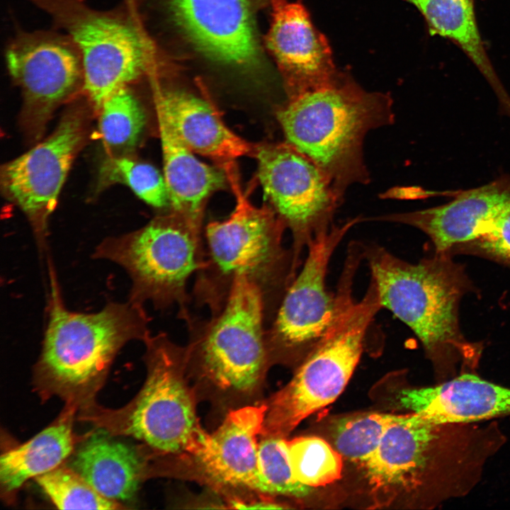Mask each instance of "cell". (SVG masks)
Here are the masks:
<instances>
[{"instance_id": "cell-1", "label": "cell", "mask_w": 510, "mask_h": 510, "mask_svg": "<svg viewBox=\"0 0 510 510\" xmlns=\"http://www.w3.org/2000/svg\"><path fill=\"white\" fill-rule=\"evenodd\" d=\"M392 104L390 95L368 91L340 71L327 86L288 99L277 116L286 142L319 168L343 199L351 185L370 181L364 138L394 122Z\"/></svg>"}, {"instance_id": "cell-2", "label": "cell", "mask_w": 510, "mask_h": 510, "mask_svg": "<svg viewBox=\"0 0 510 510\" xmlns=\"http://www.w3.org/2000/svg\"><path fill=\"white\" fill-rule=\"evenodd\" d=\"M222 169L236 205L227 219L206 226V264L196 273L194 295L198 304L216 314L224 306L236 277L245 276L261 290L266 320L271 322L295 278L293 251L282 243L286 227L271 205L259 208L250 202L242 189L234 162Z\"/></svg>"}, {"instance_id": "cell-3", "label": "cell", "mask_w": 510, "mask_h": 510, "mask_svg": "<svg viewBox=\"0 0 510 510\" xmlns=\"http://www.w3.org/2000/svg\"><path fill=\"white\" fill-rule=\"evenodd\" d=\"M363 253L382 308L414 332L432 359L450 366L477 358L479 346L459 326V303L471 283L450 251L414 264L377 244L363 243Z\"/></svg>"}, {"instance_id": "cell-4", "label": "cell", "mask_w": 510, "mask_h": 510, "mask_svg": "<svg viewBox=\"0 0 510 510\" xmlns=\"http://www.w3.org/2000/svg\"><path fill=\"white\" fill-rule=\"evenodd\" d=\"M50 270L48 321L35 380L45 395L69 402L89 400L102 385L119 350L150 335L143 305L109 302L94 313L68 310Z\"/></svg>"}, {"instance_id": "cell-5", "label": "cell", "mask_w": 510, "mask_h": 510, "mask_svg": "<svg viewBox=\"0 0 510 510\" xmlns=\"http://www.w3.org/2000/svg\"><path fill=\"white\" fill-rule=\"evenodd\" d=\"M357 271L351 264L343 266L332 319L291 380L267 404L261 436L285 438L305 418L332 403L346 386L361 358L368 328L382 308L371 278L363 297L355 300Z\"/></svg>"}, {"instance_id": "cell-6", "label": "cell", "mask_w": 510, "mask_h": 510, "mask_svg": "<svg viewBox=\"0 0 510 510\" xmlns=\"http://www.w3.org/2000/svg\"><path fill=\"white\" fill-rule=\"evenodd\" d=\"M27 1L79 47L84 72L82 92L97 110L106 98L132 87L159 64L157 50L122 2L101 10L86 0Z\"/></svg>"}, {"instance_id": "cell-7", "label": "cell", "mask_w": 510, "mask_h": 510, "mask_svg": "<svg viewBox=\"0 0 510 510\" xmlns=\"http://www.w3.org/2000/svg\"><path fill=\"white\" fill-rule=\"evenodd\" d=\"M93 256L115 263L128 273L131 302L149 301L158 309L176 304L180 318L187 324L192 319L187 283L205 266V252L200 234L178 215L171 212L134 232L108 238Z\"/></svg>"}, {"instance_id": "cell-8", "label": "cell", "mask_w": 510, "mask_h": 510, "mask_svg": "<svg viewBox=\"0 0 510 510\" xmlns=\"http://www.w3.org/2000/svg\"><path fill=\"white\" fill-rule=\"evenodd\" d=\"M264 296L245 276L234 279L222 309L203 322L187 324L188 361L220 390L249 393L259 384L270 356Z\"/></svg>"}, {"instance_id": "cell-9", "label": "cell", "mask_w": 510, "mask_h": 510, "mask_svg": "<svg viewBox=\"0 0 510 510\" xmlns=\"http://www.w3.org/2000/svg\"><path fill=\"white\" fill-rule=\"evenodd\" d=\"M144 342L147 378L135 399L115 414L118 431L161 452L191 454L204 430L185 380L187 347L177 346L164 332Z\"/></svg>"}, {"instance_id": "cell-10", "label": "cell", "mask_w": 510, "mask_h": 510, "mask_svg": "<svg viewBox=\"0 0 510 510\" xmlns=\"http://www.w3.org/2000/svg\"><path fill=\"white\" fill-rule=\"evenodd\" d=\"M254 158L264 196L293 236V272L304 249L334 225L342 198L309 158L287 142L257 144Z\"/></svg>"}, {"instance_id": "cell-11", "label": "cell", "mask_w": 510, "mask_h": 510, "mask_svg": "<svg viewBox=\"0 0 510 510\" xmlns=\"http://www.w3.org/2000/svg\"><path fill=\"white\" fill-rule=\"evenodd\" d=\"M136 18L164 14L208 62L242 73L262 69L265 59L251 0H122Z\"/></svg>"}, {"instance_id": "cell-12", "label": "cell", "mask_w": 510, "mask_h": 510, "mask_svg": "<svg viewBox=\"0 0 510 510\" xmlns=\"http://www.w3.org/2000/svg\"><path fill=\"white\" fill-rule=\"evenodd\" d=\"M361 220L358 217L340 225H334L307 246L301 270L288 288L266 330L270 360L298 356L303 360L324 335L335 305V293L326 285L329 264L345 235Z\"/></svg>"}, {"instance_id": "cell-13", "label": "cell", "mask_w": 510, "mask_h": 510, "mask_svg": "<svg viewBox=\"0 0 510 510\" xmlns=\"http://www.w3.org/2000/svg\"><path fill=\"white\" fill-rule=\"evenodd\" d=\"M5 62L23 100L27 126L42 132L53 111L84 85L81 53L58 29L18 31L5 50Z\"/></svg>"}, {"instance_id": "cell-14", "label": "cell", "mask_w": 510, "mask_h": 510, "mask_svg": "<svg viewBox=\"0 0 510 510\" xmlns=\"http://www.w3.org/2000/svg\"><path fill=\"white\" fill-rule=\"evenodd\" d=\"M84 136V116L72 110L45 140L1 169L2 189L27 216L41 250L45 246L48 218Z\"/></svg>"}, {"instance_id": "cell-15", "label": "cell", "mask_w": 510, "mask_h": 510, "mask_svg": "<svg viewBox=\"0 0 510 510\" xmlns=\"http://www.w3.org/2000/svg\"><path fill=\"white\" fill-rule=\"evenodd\" d=\"M271 21L266 45L283 76L288 99L332 84L338 76L324 35L300 1L270 0Z\"/></svg>"}, {"instance_id": "cell-16", "label": "cell", "mask_w": 510, "mask_h": 510, "mask_svg": "<svg viewBox=\"0 0 510 510\" xmlns=\"http://www.w3.org/2000/svg\"><path fill=\"white\" fill-rule=\"evenodd\" d=\"M453 197L439 206L372 220L415 227L429 237L435 251H448L477 239L489 229L510 202V174L475 188L457 191Z\"/></svg>"}, {"instance_id": "cell-17", "label": "cell", "mask_w": 510, "mask_h": 510, "mask_svg": "<svg viewBox=\"0 0 510 510\" xmlns=\"http://www.w3.org/2000/svg\"><path fill=\"white\" fill-rule=\"evenodd\" d=\"M266 411L267 404L232 410L215 431L203 432L191 455L210 479L271 494L258 466L257 438Z\"/></svg>"}, {"instance_id": "cell-18", "label": "cell", "mask_w": 510, "mask_h": 510, "mask_svg": "<svg viewBox=\"0 0 510 510\" xmlns=\"http://www.w3.org/2000/svg\"><path fill=\"white\" fill-rule=\"evenodd\" d=\"M148 79L157 115L193 152L209 157L219 166L240 157H254L257 144L233 132L208 101L185 91L163 86L157 71L152 72Z\"/></svg>"}, {"instance_id": "cell-19", "label": "cell", "mask_w": 510, "mask_h": 510, "mask_svg": "<svg viewBox=\"0 0 510 510\" xmlns=\"http://www.w3.org/2000/svg\"><path fill=\"white\" fill-rule=\"evenodd\" d=\"M399 403L438 424L473 423L510 414V388L464 373L436 386L400 392Z\"/></svg>"}, {"instance_id": "cell-20", "label": "cell", "mask_w": 510, "mask_h": 510, "mask_svg": "<svg viewBox=\"0 0 510 510\" xmlns=\"http://www.w3.org/2000/svg\"><path fill=\"white\" fill-rule=\"evenodd\" d=\"M157 117L171 212L200 234L207 201L212 193L227 186V175L222 167L198 160L166 121Z\"/></svg>"}, {"instance_id": "cell-21", "label": "cell", "mask_w": 510, "mask_h": 510, "mask_svg": "<svg viewBox=\"0 0 510 510\" xmlns=\"http://www.w3.org/2000/svg\"><path fill=\"white\" fill-rule=\"evenodd\" d=\"M98 493L115 502L136 494L143 462L137 450L103 429L92 434L76 450L67 465Z\"/></svg>"}, {"instance_id": "cell-22", "label": "cell", "mask_w": 510, "mask_h": 510, "mask_svg": "<svg viewBox=\"0 0 510 510\" xmlns=\"http://www.w3.org/2000/svg\"><path fill=\"white\" fill-rule=\"evenodd\" d=\"M426 18L431 30L455 41L492 85L502 110L510 117V98L499 82L484 52L472 0H407Z\"/></svg>"}, {"instance_id": "cell-23", "label": "cell", "mask_w": 510, "mask_h": 510, "mask_svg": "<svg viewBox=\"0 0 510 510\" xmlns=\"http://www.w3.org/2000/svg\"><path fill=\"white\" fill-rule=\"evenodd\" d=\"M70 420L64 418L43 429L26 443L0 458V482L8 493L30 478L59 467L72 452Z\"/></svg>"}, {"instance_id": "cell-24", "label": "cell", "mask_w": 510, "mask_h": 510, "mask_svg": "<svg viewBox=\"0 0 510 510\" xmlns=\"http://www.w3.org/2000/svg\"><path fill=\"white\" fill-rule=\"evenodd\" d=\"M98 111L99 130L108 148L128 150L137 144L146 124V115L132 87L114 92L102 102Z\"/></svg>"}, {"instance_id": "cell-25", "label": "cell", "mask_w": 510, "mask_h": 510, "mask_svg": "<svg viewBox=\"0 0 510 510\" xmlns=\"http://www.w3.org/2000/svg\"><path fill=\"white\" fill-rule=\"evenodd\" d=\"M294 479L310 487L330 484L341 475L342 455L325 440L301 436L288 441Z\"/></svg>"}, {"instance_id": "cell-26", "label": "cell", "mask_w": 510, "mask_h": 510, "mask_svg": "<svg viewBox=\"0 0 510 510\" xmlns=\"http://www.w3.org/2000/svg\"><path fill=\"white\" fill-rule=\"evenodd\" d=\"M400 416L364 413L341 419L333 431L335 449L342 457L362 465L376 449L388 426Z\"/></svg>"}, {"instance_id": "cell-27", "label": "cell", "mask_w": 510, "mask_h": 510, "mask_svg": "<svg viewBox=\"0 0 510 510\" xmlns=\"http://www.w3.org/2000/svg\"><path fill=\"white\" fill-rule=\"evenodd\" d=\"M100 183L103 186L123 183L140 199L155 208L169 204L164 177L148 163L125 157L108 158L100 169Z\"/></svg>"}, {"instance_id": "cell-28", "label": "cell", "mask_w": 510, "mask_h": 510, "mask_svg": "<svg viewBox=\"0 0 510 510\" xmlns=\"http://www.w3.org/2000/svg\"><path fill=\"white\" fill-rule=\"evenodd\" d=\"M36 482L60 509H120L69 467L59 466L36 477Z\"/></svg>"}, {"instance_id": "cell-29", "label": "cell", "mask_w": 510, "mask_h": 510, "mask_svg": "<svg viewBox=\"0 0 510 510\" xmlns=\"http://www.w3.org/2000/svg\"><path fill=\"white\" fill-rule=\"evenodd\" d=\"M258 446V466L271 494L295 498L307 496L311 487L296 481L288 455V441L284 437L262 436Z\"/></svg>"}, {"instance_id": "cell-30", "label": "cell", "mask_w": 510, "mask_h": 510, "mask_svg": "<svg viewBox=\"0 0 510 510\" xmlns=\"http://www.w3.org/2000/svg\"><path fill=\"white\" fill-rule=\"evenodd\" d=\"M486 256L510 266V202L489 229L477 239L454 246L459 250Z\"/></svg>"}, {"instance_id": "cell-31", "label": "cell", "mask_w": 510, "mask_h": 510, "mask_svg": "<svg viewBox=\"0 0 510 510\" xmlns=\"http://www.w3.org/2000/svg\"><path fill=\"white\" fill-rule=\"evenodd\" d=\"M232 508L239 509H283L284 506L280 505V504L270 501L268 499H257L251 501H242L239 499L232 500L230 503Z\"/></svg>"}]
</instances>
